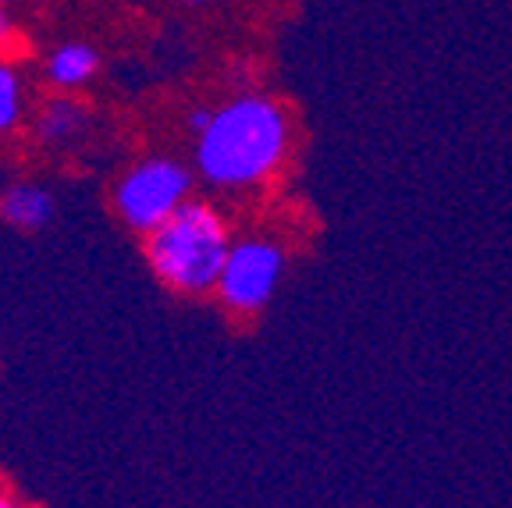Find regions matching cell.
I'll return each mask as SVG.
<instances>
[{
    "mask_svg": "<svg viewBox=\"0 0 512 508\" xmlns=\"http://www.w3.org/2000/svg\"><path fill=\"white\" fill-rule=\"evenodd\" d=\"M281 274H285V249L264 235H249V239L232 242V253L224 260L214 295L221 299L224 310L253 317L278 292Z\"/></svg>",
    "mask_w": 512,
    "mask_h": 508,
    "instance_id": "obj_4",
    "label": "cell"
},
{
    "mask_svg": "<svg viewBox=\"0 0 512 508\" xmlns=\"http://www.w3.org/2000/svg\"><path fill=\"white\" fill-rule=\"evenodd\" d=\"M0 508H25V505L11 491H4V487H0Z\"/></svg>",
    "mask_w": 512,
    "mask_h": 508,
    "instance_id": "obj_11",
    "label": "cell"
},
{
    "mask_svg": "<svg viewBox=\"0 0 512 508\" xmlns=\"http://www.w3.org/2000/svg\"><path fill=\"white\" fill-rule=\"evenodd\" d=\"M288 143L285 107L264 93H242L214 107L210 125L192 143V167L214 189L242 192L278 175Z\"/></svg>",
    "mask_w": 512,
    "mask_h": 508,
    "instance_id": "obj_1",
    "label": "cell"
},
{
    "mask_svg": "<svg viewBox=\"0 0 512 508\" xmlns=\"http://www.w3.org/2000/svg\"><path fill=\"white\" fill-rule=\"evenodd\" d=\"M96 72H100V54L82 40L57 43L43 57V79L54 93H79L82 86L96 79Z\"/></svg>",
    "mask_w": 512,
    "mask_h": 508,
    "instance_id": "obj_6",
    "label": "cell"
},
{
    "mask_svg": "<svg viewBox=\"0 0 512 508\" xmlns=\"http://www.w3.org/2000/svg\"><path fill=\"white\" fill-rule=\"evenodd\" d=\"M0 4H11V0H0Z\"/></svg>",
    "mask_w": 512,
    "mask_h": 508,
    "instance_id": "obj_13",
    "label": "cell"
},
{
    "mask_svg": "<svg viewBox=\"0 0 512 508\" xmlns=\"http://www.w3.org/2000/svg\"><path fill=\"white\" fill-rule=\"evenodd\" d=\"M89 128V107L75 93H54L32 118V135L43 150L75 146Z\"/></svg>",
    "mask_w": 512,
    "mask_h": 508,
    "instance_id": "obj_5",
    "label": "cell"
},
{
    "mask_svg": "<svg viewBox=\"0 0 512 508\" xmlns=\"http://www.w3.org/2000/svg\"><path fill=\"white\" fill-rule=\"evenodd\" d=\"M146 267L150 274L178 295L217 292L224 260L232 253V231L214 203L189 199L168 224L146 235Z\"/></svg>",
    "mask_w": 512,
    "mask_h": 508,
    "instance_id": "obj_2",
    "label": "cell"
},
{
    "mask_svg": "<svg viewBox=\"0 0 512 508\" xmlns=\"http://www.w3.org/2000/svg\"><path fill=\"white\" fill-rule=\"evenodd\" d=\"M192 196V171L175 157H143L128 164L111 189L118 221L136 235H153L168 224Z\"/></svg>",
    "mask_w": 512,
    "mask_h": 508,
    "instance_id": "obj_3",
    "label": "cell"
},
{
    "mask_svg": "<svg viewBox=\"0 0 512 508\" xmlns=\"http://www.w3.org/2000/svg\"><path fill=\"white\" fill-rule=\"evenodd\" d=\"M22 118H25L22 75H18L15 61H4V57H0V143L11 139V135L22 128Z\"/></svg>",
    "mask_w": 512,
    "mask_h": 508,
    "instance_id": "obj_8",
    "label": "cell"
},
{
    "mask_svg": "<svg viewBox=\"0 0 512 508\" xmlns=\"http://www.w3.org/2000/svg\"><path fill=\"white\" fill-rule=\"evenodd\" d=\"M182 4H189V8H200V4H210V0H182Z\"/></svg>",
    "mask_w": 512,
    "mask_h": 508,
    "instance_id": "obj_12",
    "label": "cell"
},
{
    "mask_svg": "<svg viewBox=\"0 0 512 508\" xmlns=\"http://www.w3.org/2000/svg\"><path fill=\"white\" fill-rule=\"evenodd\" d=\"M210 114H214V107H196V111L189 114V132H192V139L203 132V128L210 125Z\"/></svg>",
    "mask_w": 512,
    "mask_h": 508,
    "instance_id": "obj_10",
    "label": "cell"
},
{
    "mask_svg": "<svg viewBox=\"0 0 512 508\" xmlns=\"http://www.w3.org/2000/svg\"><path fill=\"white\" fill-rule=\"evenodd\" d=\"M22 47H25L22 29H18V22L11 18L8 4H0V57H4V61H11V57H15Z\"/></svg>",
    "mask_w": 512,
    "mask_h": 508,
    "instance_id": "obj_9",
    "label": "cell"
},
{
    "mask_svg": "<svg viewBox=\"0 0 512 508\" xmlns=\"http://www.w3.org/2000/svg\"><path fill=\"white\" fill-rule=\"evenodd\" d=\"M54 192L40 182H11L0 192V221L15 231H43L54 221Z\"/></svg>",
    "mask_w": 512,
    "mask_h": 508,
    "instance_id": "obj_7",
    "label": "cell"
}]
</instances>
